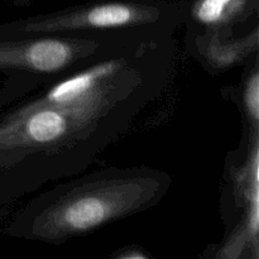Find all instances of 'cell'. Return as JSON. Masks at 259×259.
Returning <instances> with one entry per match:
<instances>
[{
  "instance_id": "9c48e42d",
  "label": "cell",
  "mask_w": 259,
  "mask_h": 259,
  "mask_svg": "<svg viewBox=\"0 0 259 259\" xmlns=\"http://www.w3.org/2000/svg\"><path fill=\"white\" fill-rule=\"evenodd\" d=\"M24 96V91L20 85L10 80H5L3 86H0V110Z\"/></svg>"
},
{
  "instance_id": "3957f363",
  "label": "cell",
  "mask_w": 259,
  "mask_h": 259,
  "mask_svg": "<svg viewBox=\"0 0 259 259\" xmlns=\"http://www.w3.org/2000/svg\"><path fill=\"white\" fill-rule=\"evenodd\" d=\"M187 8L189 0H90L3 23L0 34L175 35L186 22Z\"/></svg>"
},
{
  "instance_id": "ba28073f",
  "label": "cell",
  "mask_w": 259,
  "mask_h": 259,
  "mask_svg": "<svg viewBox=\"0 0 259 259\" xmlns=\"http://www.w3.org/2000/svg\"><path fill=\"white\" fill-rule=\"evenodd\" d=\"M240 82L237 88L227 86L223 95L232 100L242 116V137L259 134V55L243 66Z\"/></svg>"
},
{
  "instance_id": "52a82bcc",
  "label": "cell",
  "mask_w": 259,
  "mask_h": 259,
  "mask_svg": "<svg viewBox=\"0 0 259 259\" xmlns=\"http://www.w3.org/2000/svg\"><path fill=\"white\" fill-rule=\"evenodd\" d=\"M259 0H189L186 27L243 34L259 25Z\"/></svg>"
},
{
  "instance_id": "6da1fadb",
  "label": "cell",
  "mask_w": 259,
  "mask_h": 259,
  "mask_svg": "<svg viewBox=\"0 0 259 259\" xmlns=\"http://www.w3.org/2000/svg\"><path fill=\"white\" fill-rule=\"evenodd\" d=\"M175 67V35H143L5 106L0 206L89 168L166 93Z\"/></svg>"
},
{
  "instance_id": "5b68a950",
  "label": "cell",
  "mask_w": 259,
  "mask_h": 259,
  "mask_svg": "<svg viewBox=\"0 0 259 259\" xmlns=\"http://www.w3.org/2000/svg\"><path fill=\"white\" fill-rule=\"evenodd\" d=\"M259 134L242 137L239 147L225 162L222 215L227 230L244 225L258 233Z\"/></svg>"
},
{
  "instance_id": "30bf717a",
  "label": "cell",
  "mask_w": 259,
  "mask_h": 259,
  "mask_svg": "<svg viewBox=\"0 0 259 259\" xmlns=\"http://www.w3.org/2000/svg\"><path fill=\"white\" fill-rule=\"evenodd\" d=\"M114 258H121V259H131V258H147L149 254L147 253L146 249L141 247H128L123 248V249L118 250L113 254Z\"/></svg>"
},
{
  "instance_id": "7a4b0ae2",
  "label": "cell",
  "mask_w": 259,
  "mask_h": 259,
  "mask_svg": "<svg viewBox=\"0 0 259 259\" xmlns=\"http://www.w3.org/2000/svg\"><path fill=\"white\" fill-rule=\"evenodd\" d=\"M174 179L149 166L104 167L58 184L14 211L3 234L60 245L153 209Z\"/></svg>"
},
{
  "instance_id": "8992f818",
  "label": "cell",
  "mask_w": 259,
  "mask_h": 259,
  "mask_svg": "<svg viewBox=\"0 0 259 259\" xmlns=\"http://www.w3.org/2000/svg\"><path fill=\"white\" fill-rule=\"evenodd\" d=\"M186 51L207 73L222 75L259 55V25L243 34L187 27Z\"/></svg>"
},
{
  "instance_id": "8fae6325",
  "label": "cell",
  "mask_w": 259,
  "mask_h": 259,
  "mask_svg": "<svg viewBox=\"0 0 259 259\" xmlns=\"http://www.w3.org/2000/svg\"><path fill=\"white\" fill-rule=\"evenodd\" d=\"M13 3L18 7H25V5L30 4V0H13Z\"/></svg>"
},
{
  "instance_id": "277c9868",
  "label": "cell",
  "mask_w": 259,
  "mask_h": 259,
  "mask_svg": "<svg viewBox=\"0 0 259 259\" xmlns=\"http://www.w3.org/2000/svg\"><path fill=\"white\" fill-rule=\"evenodd\" d=\"M141 33L72 35L0 34V73L28 81L35 88L58 76L110 55ZM167 37V35H158Z\"/></svg>"
}]
</instances>
